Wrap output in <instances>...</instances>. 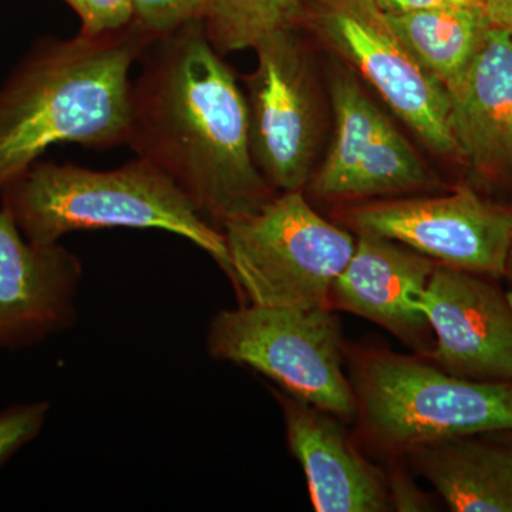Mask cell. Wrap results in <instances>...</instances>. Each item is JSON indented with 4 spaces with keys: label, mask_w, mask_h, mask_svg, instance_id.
Listing matches in <instances>:
<instances>
[{
    "label": "cell",
    "mask_w": 512,
    "mask_h": 512,
    "mask_svg": "<svg viewBox=\"0 0 512 512\" xmlns=\"http://www.w3.org/2000/svg\"><path fill=\"white\" fill-rule=\"evenodd\" d=\"M140 62L126 143L136 157L220 231L274 200L278 191L252 156L247 97L201 22L157 40Z\"/></svg>",
    "instance_id": "obj_1"
},
{
    "label": "cell",
    "mask_w": 512,
    "mask_h": 512,
    "mask_svg": "<svg viewBox=\"0 0 512 512\" xmlns=\"http://www.w3.org/2000/svg\"><path fill=\"white\" fill-rule=\"evenodd\" d=\"M153 43L133 25L37 40L0 84V192L57 144L124 146L131 69Z\"/></svg>",
    "instance_id": "obj_2"
},
{
    "label": "cell",
    "mask_w": 512,
    "mask_h": 512,
    "mask_svg": "<svg viewBox=\"0 0 512 512\" xmlns=\"http://www.w3.org/2000/svg\"><path fill=\"white\" fill-rule=\"evenodd\" d=\"M0 197L32 244L55 245L64 235L96 229H160L207 252L231 278L224 232L141 158L110 170L39 160Z\"/></svg>",
    "instance_id": "obj_3"
},
{
    "label": "cell",
    "mask_w": 512,
    "mask_h": 512,
    "mask_svg": "<svg viewBox=\"0 0 512 512\" xmlns=\"http://www.w3.org/2000/svg\"><path fill=\"white\" fill-rule=\"evenodd\" d=\"M360 431L386 453L420 444L512 431V382L454 376L389 350L350 355Z\"/></svg>",
    "instance_id": "obj_4"
},
{
    "label": "cell",
    "mask_w": 512,
    "mask_h": 512,
    "mask_svg": "<svg viewBox=\"0 0 512 512\" xmlns=\"http://www.w3.org/2000/svg\"><path fill=\"white\" fill-rule=\"evenodd\" d=\"M222 232L239 298L271 308L330 309V288L356 248L350 232L320 217L302 190L281 192Z\"/></svg>",
    "instance_id": "obj_5"
},
{
    "label": "cell",
    "mask_w": 512,
    "mask_h": 512,
    "mask_svg": "<svg viewBox=\"0 0 512 512\" xmlns=\"http://www.w3.org/2000/svg\"><path fill=\"white\" fill-rule=\"evenodd\" d=\"M207 349L215 360L251 367L339 420L356 417L355 392L343 373L342 333L332 309L251 303L225 309L211 319Z\"/></svg>",
    "instance_id": "obj_6"
},
{
    "label": "cell",
    "mask_w": 512,
    "mask_h": 512,
    "mask_svg": "<svg viewBox=\"0 0 512 512\" xmlns=\"http://www.w3.org/2000/svg\"><path fill=\"white\" fill-rule=\"evenodd\" d=\"M313 26L431 151L460 157L446 87L427 72L372 0H322Z\"/></svg>",
    "instance_id": "obj_7"
},
{
    "label": "cell",
    "mask_w": 512,
    "mask_h": 512,
    "mask_svg": "<svg viewBox=\"0 0 512 512\" xmlns=\"http://www.w3.org/2000/svg\"><path fill=\"white\" fill-rule=\"evenodd\" d=\"M295 29L259 43L255 70L245 77L252 156L278 192L305 190L318 150V86Z\"/></svg>",
    "instance_id": "obj_8"
},
{
    "label": "cell",
    "mask_w": 512,
    "mask_h": 512,
    "mask_svg": "<svg viewBox=\"0 0 512 512\" xmlns=\"http://www.w3.org/2000/svg\"><path fill=\"white\" fill-rule=\"evenodd\" d=\"M343 221L356 234L392 239L447 268L507 274L512 210L470 188L443 197L370 202L343 212Z\"/></svg>",
    "instance_id": "obj_9"
},
{
    "label": "cell",
    "mask_w": 512,
    "mask_h": 512,
    "mask_svg": "<svg viewBox=\"0 0 512 512\" xmlns=\"http://www.w3.org/2000/svg\"><path fill=\"white\" fill-rule=\"evenodd\" d=\"M446 372L480 382H512V296L477 274L436 266L419 299Z\"/></svg>",
    "instance_id": "obj_10"
},
{
    "label": "cell",
    "mask_w": 512,
    "mask_h": 512,
    "mask_svg": "<svg viewBox=\"0 0 512 512\" xmlns=\"http://www.w3.org/2000/svg\"><path fill=\"white\" fill-rule=\"evenodd\" d=\"M82 279L79 256L59 244H32L0 205V349L26 348L72 328Z\"/></svg>",
    "instance_id": "obj_11"
},
{
    "label": "cell",
    "mask_w": 512,
    "mask_h": 512,
    "mask_svg": "<svg viewBox=\"0 0 512 512\" xmlns=\"http://www.w3.org/2000/svg\"><path fill=\"white\" fill-rule=\"evenodd\" d=\"M436 266L392 239L359 235L352 258L330 288V309L372 320L429 357L433 330L419 299Z\"/></svg>",
    "instance_id": "obj_12"
},
{
    "label": "cell",
    "mask_w": 512,
    "mask_h": 512,
    "mask_svg": "<svg viewBox=\"0 0 512 512\" xmlns=\"http://www.w3.org/2000/svg\"><path fill=\"white\" fill-rule=\"evenodd\" d=\"M284 413L286 439L308 480L318 512L392 510L387 478L353 446L338 417L284 392H274Z\"/></svg>",
    "instance_id": "obj_13"
},
{
    "label": "cell",
    "mask_w": 512,
    "mask_h": 512,
    "mask_svg": "<svg viewBox=\"0 0 512 512\" xmlns=\"http://www.w3.org/2000/svg\"><path fill=\"white\" fill-rule=\"evenodd\" d=\"M458 156L487 178L512 180V40L490 28L460 82L448 90Z\"/></svg>",
    "instance_id": "obj_14"
},
{
    "label": "cell",
    "mask_w": 512,
    "mask_h": 512,
    "mask_svg": "<svg viewBox=\"0 0 512 512\" xmlns=\"http://www.w3.org/2000/svg\"><path fill=\"white\" fill-rule=\"evenodd\" d=\"M431 441L404 456L457 512H512V448L468 439Z\"/></svg>",
    "instance_id": "obj_15"
},
{
    "label": "cell",
    "mask_w": 512,
    "mask_h": 512,
    "mask_svg": "<svg viewBox=\"0 0 512 512\" xmlns=\"http://www.w3.org/2000/svg\"><path fill=\"white\" fill-rule=\"evenodd\" d=\"M386 16L417 60L447 92L467 72L491 28L480 2Z\"/></svg>",
    "instance_id": "obj_16"
},
{
    "label": "cell",
    "mask_w": 512,
    "mask_h": 512,
    "mask_svg": "<svg viewBox=\"0 0 512 512\" xmlns=\"http://www.w3.org/2000/svg\"><path fill=\"white\" fill-rule=\"evenodd\" d=\"M330 100L335 116L332 146L306 187L316 198L342 200L357 168L375 150L390 120L343 67L332 74Z\"/></svg>",
    "instance_id": "obj_17"
},
{
    "label": "cell",
    "mask_w": 512,
    "mask_h": 512,
    "mask_svg": "<svg viewBox=\"0 0 512 512\" xmlns=\"http://www.w3.org/2000/svg\"><path fill=\"white\" fill-rule=\"evenodd\" d=\"M302 18V0H202L201 25L222 56L255 50Z\"/></svg>",
    "instance_id": "obj_18"
},
{
    "label": "cell",
    "mask_w": 512,
    "mask_h": 512,
    "mask_svg": "<svg viewBox=\"0 0 512 512\" xmlns=\"http://www.w3.org/2000/svg\"><path fill=\"white\" fill-rule=\"evenodd\" d=\"M202 0H133L131 25L154 43L200 22Z\"/></svg>",
    "instance_id": "obj_19"
},
{
    "label": "cell",
    "mask_w": 512,
    "mask_h": 512,
    "mask_svg": "<svg viewBox=\"0 0 512 512\" xmlns=\"http://www.w3.org/2000/svg\"><path fill=\"white\" fill-rule=\"evenodd\" d=\"M49 403L16 404L0 412V467L36 439L49 413Z\"/></svg>",
    "instance_id": "obj_20"
},
{
    "label": "cell",
    "mask_w": 512,
    "mask_h": 512,
    "mask_svg": "<svg viewBox=\"0 0 512 512\" xmlns=\"http://www.w3.org/2000/svg\"><path fill=\"white\" fill-rule=\"evenodd\" d=\"M82 23L80 32L101 35L127 28L133 20V0H63Z\"/></svg>",
    "instance_id": "obj_21"
},
{
    "label": "cell",
    "mask_w": 512,
    "mask_h": 512,
    "mask_svg": "<svg viewBox=\"0 0 512 512\" xmlns=\"http://www.w3.org/2000/svg\"><path fill=\"white\" fill-rule=\"evenodd\" d=\"M392 508L399 511L424 510L427 503L423 494L412 484L409 477L404 476L403 471H394L393 477L387 480Z\"/></svg>",
    "instance_id": "obj_22"
},
{
    "label": "cell",
    "mask_w": 512,
    "mask_h": 512,
    "mask_svg": "<svg viewBox=\"0 0 512 512\" xmlns=\"http://www.w3.org/2000/svg\"><path fill=\"white\" fill-rule=\"evenodd\" d=\"M372 2L386 15H403V13L444 8V6L471 5L480 0H372Z\"/></svg>",
    "instance_id": "obj_23"
},
{
    "label": "cell",
    "mask_w": 512,
    "mask_h": 512,
    "mask_svg": "<svg viewBox=\"0 0 512 512\" xmlns=\"http://www.w3.org/2000/svg\"><path fill=\"white\" fill-rule=\"evenodd\" d=\"M491 28L501 30L512 40V0H480Z\"/></svg>",
    "instance_id": "obj_24"
},
{
    "label": "cell",
    "mask_w": 512,
    "mask_h": 512,
    "mask_svg": "<svg viewBox=\"0 0 512 512\" xmlns=\"http://www.w3.org/2000/svg\"><path fill=\"white\" fill-rule=\"evenodd\" d=\"M507 274L510 275L511 284H512V248H511L510 256H508Z\"/></svg>",
    "instance_id": "obj_25"
}]
</instances>
